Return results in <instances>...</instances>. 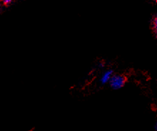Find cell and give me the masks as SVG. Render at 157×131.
Here are the masks:
<instances>
[{"mask_svg":"<svg viewBox=\"0 0 157 131\" xmlns=\"http://www.w3.org/2000/svg\"><path fill=\"white\" fill-rule=\"evenodd\" d=\"M126 82V78L124 75L121 74H114L109 82L110 87L114 90L121 89L125 85Z\"/></svg>","mask_w":157,"mask_h":131,"instance_id":"cell-1","label":"cell"},{"mask_svg":"<svg viewBox=\"0 0 157 131\" xmlns=\"http://www.w3.org/2000/svg\"><path fill=\"white\" fill-rule=\"evenodd\" d=\"M114 71L112 69H106L101 74V77H100V82L101 85H106L108 84L109 82L111 79V77H112V75H114Z\"/></svg>","mask_w":157,"mask_h":131,"instance_id":"cell-2","label":"cell"},{"mask_svg":"<svg viewBox=\"0 0 157 131\" xmlns=\"http://www.w3.org/2000/svg\"><path fill=\"white\" fill-rule=\"evenodd\" d=\"M151 29L152 31L155 34H157V17L154 16L151 19Z\"/></svg>","mask_w":157,"mask_h":131,"instance_id":"cell-3","label":"cell"},{"mask_svg":"<svg viewBox=\"0 0 157 131\" xmlns=\"http://www.w3.org/2000/svg\"><path fill=\"white\" fill-rule=\"evenodd\" d=\"M0 1H1L2 3L4 4H10L11 2L13 1V0H0Z\"/></svg>","mask_w":157,"mask_h":131,"instance_id":"cell-4","label":"cell"},{"mask_svg":"<svg viewBox=\"0 0 157 131\" xmlns=\"http://www.w3.org/2000/svg\"><path fill=\"white\" fill-rule=\"evenodd\" d=\"M99 67H100V68H104V63L99 62Z\"/></svg>","mask_w":157,"mask_h":131,"instance_id":"cell-5","label":"cell"},{"mask_svg":"<svg viewBox=\"0 0 157 131\" xmlns=\"http://www.w3.org/2000/svg\"><path fill=\"white\" fill-rule=\"evenodd\" d=\"M154 131H157V123H155V124H154Z\"/></svg>","mask_w":157,"mask_h":131,"instance_id":"cell-6","label":"cell"},{"mask_svg":"<svg viewBox=\"0 0 157 131\" xmlns=\"http://www.w3.org/2000/svg\"><path fill=\"white\" fill-rule=\"evenodd\" d=\"M1 10H2V6L1 4H0V12H1Z\"/></svg>","mask_w":157,"mask_h":131,"instance_id":"cell-7","label":"cell"},{"mask_svg":"<svg viewBox=\"0 0 157 131\" xmlns=\"http://www.w3.org/2000/svg\"><path fill=\"white\" fill-rule=\"evenodd\" d=\"M153 1H154V2H156V1H157V0H153Z\"/></svg>","mask_w":157,"mask_h":131,"instance_id":"cell-8","label":"cell"}]
</instances>
